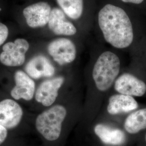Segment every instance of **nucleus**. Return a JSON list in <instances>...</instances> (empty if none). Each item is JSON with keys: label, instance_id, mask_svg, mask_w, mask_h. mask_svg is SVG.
Instances as JSON below:
<instances>
[{"label": "nucleus", "instance_id": "nucleus-7", "mask_svg": "<svg viewBox=\"0 0 146 146\" xmlns=\"http://www.w3.org/2000/svg\"><path fill=\"white\" fill-rule=\"evenodd\" d=\"M47 51L53 60L60 66L73 62L76 58L77 49L74 43L67 38H58L50 42Z\"/></svg>", "mask_w": 146, "mask_h": 146}, {"label": "nucleus", "instance_id": "nucleus-6", "mask_svg": "<svg viewBox=\"0 0 146 146\" xmlns=\"http://www.w3.org/2000/svg\"><path fill=\"white\" fill-rule=\"evenodd\" d=\"M65 81L66 78L63 76L44 80L36 89L34 96L36 101L45 107H50L55 104Z\"/></svg>", "mask_w": 146, "mask_h": 146}, {"label": "nucleus", "instance_id": "nucleus-10", "mask_svg": "<svg viewBox=\"0 0 146 146\" xmlns=\"http://www.w3.org/2000/svg\"><path fill=\"white\" fill-rule=\"evenodd\" d=\"M14 81L15 86L11 92L13 99L28 101L34 98L36 89L34 79L25 72L17 70L14 74Z\"/></svg>", "mask_w": 146, "mask_h": 146}, {"label": "nucleus", "instance_id": "nucleus-20", "mask_svg": "<svg viewBox=\"0 0 146 146\" xmlns=\"http://www.w3.org/2000/svg\"><path fill=\"white\" fill-rule=\"evenodd\" d=\"M139 146H146V131L144 135L141 139V141L139 143Z\"/></svg>", "mask_w": 146, "mask_h": 146}, {"label": "nucleus", "instance_id": "nucleus-3", "mask_svg": "<svg viewBox=\"0 0 146 146\" xmlns=\"http://www.w3.org/2000/svg\"><path fill=\"white\" fill-rule=\"evenodd\" d=\"M98 23L104 40L117 49L131 46L134 40V30L129 16L124 9L107 4L100 11Z\"/></svg>", "mask_w": 146, "mask_h": 146}, {"label": "nucleus", "instance_id": "nucleus-1", "mask_svg": "<svg viewBox=\"0 0 146 146\" xmlns=\"http://www.w3.org/2000/svg\"><path fill=\"white\" fill-rule=\"evenodd\" d=\"M121 61L114 52H102L87 78V95L80 126L84 131L94 123L102 103L120 74Z\"/></svg>", "mask_w": 146, "mask_h": 146}, {"label": "nucleus", "instance_id": "nucleus-11", "mask_svg": "<svg viewBox=\"0 0 146 146\" xmlns=\"http://www.w3.org/2000/svg\"><path fill=\"white\" fill-rule=\"evenodd\" d=\"M51 7L46 2H39L27 7L23 11L28 26L35 28L43 27L48 23Z\"/></svg>", "mask_w": 146, "mask_h": 146}, {"label": "nucleus", "instance_id": "nucleus-9", "mask_svg": "<svg viewBox=\"0 0 146 146\" xmlns=\"http://www.w3.org/2000/svg\"><path fill=\"white\" fill-rule=\"evenodd\" d=\"M113 87L117 93L133 97H141L146 93V83L131 73L119 75Z\"/></svg>", "mask_w": 146, "mask_h": 146}, {"label": "nucleus", "instance_id": "nucleus-13", "mask_svg": "<svg viewBox=\"0 0 146 146\" xmlns=\"http://www.w3.org/2000/svg\"><path fill=\"white\" fill-rule=\"evenodd\" d=\"M139 104L134 98L124 94H113L108 98L106 110L111 116H116L135 110Z\"/></svg>", "mask_w": 146, "mask_h": 146}, {"label": "nucleus", "instance_id": "nucleus-19", "mask_svg": "<svg viewBox=\"0 0 146 146\" xmlns=\"http://www.w3.org/2000/svg\"><path fill=\"white\" fill-rule=\"evenodd\" d=\"M122 2L127 3H131L136 5H140L143 4L145 0H121Z\"/></svg>", "mask_w": 146, "mask_h": 146}, {"label": "nucleus", "instance_id": "nucleus-4", "mask_svg": "<svg viewBox=\"0 0 146 146\" xmlns=\"http://www.w3.org/2000/svg\"><path fill=\"white\" fill-rule=\"evenodd\" d=\"M96 142V145L125 146L131 139L122 128L107 122H94L85 131Z\"/></svg>", "mask_w": 146, "mask_h": 146}, {"label": "nucleus", "instance_id": "nucleus-16", "mask_svg": "<svg viewBox=\"0 0 146 146\" xmlns=\"http://www.w3.org/2000/svg\"><path fill=\"white\" fill-rule=\"evenodd\" d=\"M65 14L73 20H78L84 12V0H56Z\"/></svg>", "mask_w": 146, "mask_h": 146}, {"label": "nucleus", "instance_id": "nucleus-8", "mask_svg": "<svg viewBox=\"0 0 146 146\" xmlns=\"http://www.w3.org/2000/svg\"><path fill=\"white\" fill-rule=\"evenodd\" d=\"M23 111L15 100L5 99L0 101V125L13 131L21 123Z\"/></svg>", "mask_w": 146, "mask_h": 146}, {"label": "nucleus", "instance_id": "nucleus-17", "mask_svg": "<svg viewBox=\"0 0 146 146\" xmlns=\"http://www.w3.org/2000/svg\"><path fill=\"white\" fill-rule=\"evenodd\" d=\"M17 142L11 139L10 131L0 125V146H9Z\"/></svg>", "mask_w": 146, "mask_h": 146}, {"label": "nucleus", "instance_id": "nucleus-14", "mask_svg": "<svg viewBox=\"0 0 146 146\" xmlns=\"http://www.w3.org/2000/svg\"><path fill=\"white\" fill-rule=\"evenodd\" d=\"M48 25L49 29L57 35L72 36L77 33L76 28L66 20L65 13L58 8L52 9Z\"/></svg>", "mask_w": 146, "mask_h": 146}, {"label": "nucleus", "instance_id": "nucleus-2", "mask_svg": "<svg viewBox=\"0 0 146 146\" xmlns=\"http://www.w3.org/2000/svg\"><path fill=\"white\" fill-rule=\"evenodd\" d=\"M70 109L66 104H54L37 115L35 127L43 146H64L70 131L75 125L66 122V121L71 115L83 113V110L72 113Z\"/></svg>", "mask_w": 146, "mask_h": 146}, {"label": "nucleus", "instance_id": "nucleus-22", "mask_svg": "<svg viewBox=\"0 0 146 146\" xmlns=\"http://www.w3.org/2000/svg\"><path fill=\"white\" fill-rule=\"evenodd\" d=\"M94 146H100V145H95Z\"/></svg>", "mask_w": 146, "mask_h": 146}, {"label": "nucleus", "instance_id": "nucleus-21", "mask_svg": "<svg viewBox=\"0 0 146 146\" xmlns=\"http://www.w3.org/2000/svg\"><path fill=\"white\" fill-rule=\"evenodd\" d=\"M20 146V145H19V142H17V143H16L15 144H13V145H11V146Z\"/></svg>", "mask_w": 146, "mask_h": 146}, {"label": "nucleus", "instance_id": "nucleus-12", "mask_svg": "<svg viewBox=\"0 0 146 146\" xmlns=\"http://www.w3.org/2000/svg\"><path fill=\"white\" fill-rule=\"evenodd\" d=\"M25 72L33 79L52 78L55 69L49 59L44 55H38L27 63Z\"/></svg>", "mask_w": 146, "mask_h": 146}, {"label": "nucleus", "instance_id": "nucleus-5", "mask_svg": "<svg viewBox=\"0 0 146 146\" xmlns=\"http://www.w3.org/2000/svg\"><path fill=\"white\" fill-rule=\"evenodd\" d=\"M29 48V44L24 38H17L14 42L6 43L0 54V62L7 67L21 66L25 62Z\"/></svg>", "mask_w": 146, "mask_h": 146}, {"label": "nucleus", "instance_id": "nucleus-15", "mask_svg": "<svg viewBox=\"0 0 146 146\" xmlns=\"http://www.w3.org/2000/svg\"><path fill=\"white\" fill-rule=\"evenodd\" d=\"M122 128L131 137L137 135L146 129V108L136 110L127 116Z\"/></svg>", "mask_w": 146, "mask_h": 146}, {"label": "nucleus", "instance_id": "nucleus-18", "mask_svg": "<svg viewBox=\"0 0 146 146\" xmlns=\"http://www.w3.org/2000/svg\"><path fill=\"white\" fill-rule=\"evenodd\" d=\"M9 31L7 27L0 22V46L4 43L8 36Z\"/></svg>", "mask_w": 146, "mask_h": 146}]
</instances>
